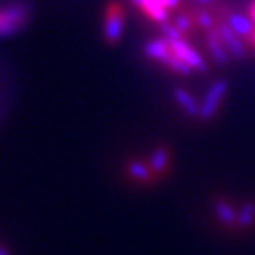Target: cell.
<instances>
[{
  "label": "cell",
  "instance_id": "3",
  "mask_svg": "<svg viewBox=\"0 0 255 255\" xmlns=\"http://www.w3.org/2000/svg\"><path fill=\"white\" fill-rule=\"evenodd\" d=\"M169 45H171L172 53H174L176 57H179L181 60H184L192 70H201V71L207 70V65H206V62H204V58L197 53L196 48H192L186 40H182V37L181 38H171Z\"/></svg>",
  "mask_w": 255,
  "mask_h": 255
},
{
  "label": "cell",
  "instance_id": "7",
  "mask_svg": "<svg viewBox=\"0 0 255 255\" xmlns=\"http://www.w3.org/2000/svg\"><path fill=\"white\" fill-rule=\"evenodd\" d=\"M105 33L110 42H118L123 33V8L118 3H111L106 8Z\"/></svg>",
  "mask_w": 255,
  "mask_h": 255
},
{
  "label": "cell",
  "instance_id": "14",
  "mask_svg": "<svg viewBox=\"0 0 255 255\" xmlns=\"http://www.w3.org/2000/svg\"><path fill=\"white\" fill-rule=\"evenodd\" d=\"M151 167L156 171H162L167 164V152L164 149H156L154 152L151 154Z\"/></svg>",
  "mask_w": 255,
  "mask_h": 255
},
{
  "label": "cell",
  "instance_id": "8",
  "mask_svg": "<svg viewBox=\"0 0 255 255\" xmlns=\"http://www.w3.org/2000/svg\"><path fill=\"white\" fill-rule=\"evenodd\" d=\"M206 40H207V47H209V52L212 55L214 62L219 65H227L229 58H231V53H229L227 47L224 45L221 35L217 32V27L212 30H207Z\"/></svg>",
  "mask_w": 255,
  "mask_h": 255
},
{
  "label": "cell",
  "instance_id": "6",
  "mask_svg": "<svg viewBox=\"0 0 255 255\" xmlns=\"http://www.w3.org/2000/svg\"><path fill=\"white\" fill-rule=\"evenodd\" d=\"M226 22L231 25V28L246 42L249 47H255L254 45V33H255V23L251 17L236 13V12H226Z\"/></svg>",
  "mask_w": 255,
  "mask_h": 255
},
{
  "label": "cell",
  "instance_id": "13",
  "mask_svg": "<svg viewBox=\"0 0 255 255\" xmlns=\"http://www.w3.org/2000/svg\"><path fill=\"white\" fill-rule=\"evenodd\" d=\"M129 174L136 179H141V181H147L151 177V171L149 167L142 162H132L129 164Z\"/></svg>",
  "mask_w": 255,
  "mask_h": 255
},
{
  "label": "cell",
  "instance_id": "15",
  "mask_svg": "<svg viewBox=\"0 0 255 255\" xmlns=\"http://www.w3.org/2000/svg\"><path fill=\"white\" fill-rule=\"evenodd\" d=\"M196 20H197V23L201 25V27L206 30H212V28H216L217 27V20L212 17L209 12H204V10H201V12H197L196 15Z\"/></svg>",
  "mask_w": 255,
  "mask_h": 255
},
{
  "label": "cell",
  "instance_id": "11",
  "mask_svg": "<svg viewBox=\"0 0 255 255\" xmlns=\"http://www.w3.org/2000/svg\"><path fill=\"white\" fill-rule=\"evenodd\" d=\"M255 224V201H246L237 212V227L247 231Z\"/></svg>",
  "mask_w": 255,
  "mask_h": 255
},
{
  "label": "cell",
  "instance_id": "4",
  "mask_svg": "<svg viewBox=\"0 0 255 255\" xmlns=\"http://www.w3.org/2000/svg\"><path fill=\"white\" fill-rule=\"evenodd\" d=\"M217 32L221 35L224 45L227 47L229 53H231L234 58H237V60L246 58V55H247L246 43H244V40L231 28V25H229L226 20H224V22H217Z\"/></svg>",
  "mask_w": 255,
  "mask_h": 255
},
{
  "label": "cell",
  "instance_id": "5",
  "mask_svg": "<svg viewBox=\"0 0 255 255\" xmlns=\"http://www.w3.org/2000/svg\"><path fill=\"white\" fill-rule=\"evenodd\" d=\"M147 17L156 22H164L167 18V10L176 8L181 0H132Z\"/></svg>",
  "mask_w": 255,
  "mask_h": 255
},
{
  "label": "cell",
  "instance_id": "12",
  "mask_svg": "<svg viewBox=\"0 0 255 255\" xmlns=\"http://www.w3.org/2000/svg\"><path fill=\"white\" fill-rule=\"evenodd\" d=\"M174 95H176L177 103H179L182 108L187 111V115H191V116H197L199 115V105H197L196 98H194L191 93H187L186 90H176Z\"/></svg>",
  "mask_w": 255,
  "mask_h": 255
},
{
  "label": "cell",
  "instance_id": "19",
  "mask_svg": "<svg viewBox=\"0 0 255 255\" xmlns=\"http://www.w3.org/2000/svg\"><path fill=\"white\" fill-rule=\"evenodd\" d=\"M199 2H202V3H209V2H212V0H199Z\"/></svg>",
  "mask_w": 255,
  "mask_h": 255
},
{
  "label": "cell",
  "instance_id": "9",
  "mask_svg": "<svg viewBox=\"0 0 255 255\" xmlns=\"http://www.w3.org/2000/svg\"><path fill=\"white\" fill-rule=\"evenodd\" d=\"M146 53L149 55L152 60L166 63V60L169 58V55L172 53L169 40L164 37V38H157V40H152L149 43H146Z\"/></svg>",
  "mask_w": 255,
  "mask_h": 255
},
{
  "label": "cell",
  "instance_id": "17",
  "mask_svg": "<svg viewBox=\"0 0 255 255\" xmlns=\"http://www.w3.org/2000/svg\"><path fill=\"white\" fill-rule=\"evenodd\" d=\"M249 17H251L252 22L255 23V2L251 5V8H249Z\"/></svg>",
  "mask_w": 255,
  "mask_h": 255
},
{
  "label": "cell",
  "instance_id": "2",
  "mask_svg": "<svg viewBox=\"0 0 255 255\" xmlns=\"http://www.w3.org/2000/svg\"><path fill=\"white\" fill-rule=\"evenodd\" d=\"M227 93V83L226 81H216L211 88L207 90L206 96H204L201 106H199V116L202 120H211L214 115L217 113L219 105L222 103L224 96Z\"/></svg>",
  "mask_w": 255,
  "mask_h": 255
},
{
  "label": "cell",
  "instance_id": "20",
  "mask_svg": "<svg viewBox=\"0 0 255 255\" xmlns=\"http://www.w3.org/2000/svg\"><path fill=\"white\" fill-rule=\"evenodd\" d=\"M254 45H255V33H254Z\"/></svg>",
  "mask_w": 255,
  "mask_h": 255
},
{
  "label": "cell",
  "instance_id": "1",
  "mask_svg": "<svg viewBox=\"0 0 255 255\" xmlns=\"http://www.w3.org/2000/svg\"><path fill=\"white\" fill-rule=\"evenodd\" d=\"M28 10L23 3H12L0 7V37L18 32L27 22Z\"/></svg>",
  "mask_w": 255,
  "mask_h": 255
},
{
  "label": "cell",
  "instance_id": "16",
  "mask_svg": "<svg viewBox=\"0 0 255 255\" xmlns=\"http://www.w3.org/2000/svg\"><path fill=\"white\" fill-rule=\"evenodd\" d=\"M176 27L179 28V32H187V30H191L192 23H191V17H186V15H181V17L176 18Z\"/></svg>",
  "mask_w": 255,
  "mask_h": 255
},
{
  "label": "cell",
  "instance_id": "18",
  "mask_svg": "<svg viewBox=\"0 0 255 255\" xmlns=\"http://www.w3.org/2000/svg\"><path fill=\"white\" fill-rule=\"evenodd\" d=\"M0 255H8V254H7V252H5V251H3V249H0Z\"/></svg>",
  "mask_w": 255,
  "mask_h": 255
},
{
  "label": "cell",
  "instance_id": "10",
  "mask_svg": "<svg viewBox=\"0 0 255 255\" xmlns=\"http://www.w3.org/2000/svg\"><path fill=\"white\" fill-rule=\"evenodd\" d=\"M216 216L226 227H234L237 226V212L236 209L232 207V204L229 201H224V199H219L216 202Z\"/></svg>",
  "mask_w": 255,
  "mask_h": 255
}]
</instances>
